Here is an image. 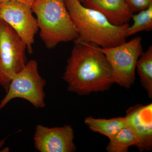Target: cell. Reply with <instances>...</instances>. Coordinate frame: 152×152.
Listing matches in <instances>:
<instances>
[{
	"instance_id": "cell-1",
	"label": "cell",
	"mask_w": 152,
	"mask_h": 152,
	"mask_svg": "<svg viewBox=\"0 0 152 152\" xmlns=\"http://www.w3.org/2000/svg\"><path fill=\"white\" fill-rule=\"evenodd\" d=\"M74 43L63 77L68 91L83 96L109 90L115 82L105 56L92 44Z\"/></svg>"
},
{
	"instance_id": "cell-2",
	"label": "cell",
	"mask_w": 152,
	"mask_h": 152,
	"mask_svg": "<svg viewBox=\"0 0 152 152\" xmlns=\"http://www.w3.org/2000/svg\"><path fill=\"white\" fill-rule=\"evenodd\" d=\"M64 2L78 33L77 40L103 48L116 46L126 41L129 23L120 26H114L102 14L85 7L79 0H64Z\"/></svg>"
},
{
	"instance_id": "cell-3",
	"label": "cell",
	"mask_w": 152,
	"mask_h": 152,
	"mask_svg": "<svg viewBox=\"0 0 152 152\" xmlns=\"http://www.w3.org/2000/svg\"><path fill=\"white\" fill-rule=\"evenodd\" d=\"M31 7L37 17L40 37L47 48L78 38L64 0H35Z\"/></svg>"
},
{
	"instance_id": "cell-4",
	"label": "cell",
	"mask_w": 152,
	"mask_h": 152,
	"mask_svg": "<svg viewBox=\"0 0 152 152\" xmlns=\"http://www.w3.org/2000/svg\"><path fill=\"white\" fill-rule=\"evenodd\" d=\"M26 46L15 30L0 19V86L7 92L14 76L27 62Z\"/></svg>"
},
{
	"instance_id": "cell-5",
	"label": "cell",
	"mask_w": 152,
	"mask_h": 152,
	"mask_svg": "<svg viewBox=\"0 0 152 152\" xmlns=\"http://www.w3.org/2000/svg\"><path fill=\"white\" fill-rule=\"evenodd\" d=\"M46 85V80L39 73L38 63L36 60H30L11 80L7 94L0 103V111L16 98L26 100L37 108L44 107Z\"/></svg>"
},
{
	"instance_id": "cell-6",
	"label": "cell",
	"mask_w": 152,
	"mask_h": 152,
	"mask_svg": "<svg viewBox=\"0 0 152 152\" xmlns=\"http://www.w3.org/2000/svg\"><path fill=\"white\" fill-rule=\"evenodd\" d=\"M142 41V38L137 37L112 48L98 46L110 64L115 83L126 88L134 84L137 61L143 52Z\"/></svg>"
},
{
	"instance_id": "cell-7",
	"label": "cell",
	"mask_w": 152,
	"mask_h": 152,
	"mask_svg": "<svg viewBox=\"0 0 152 152\" xmlns=\"http://www.w3.org/2000/svg\"><path fill=\"white\" fill-rule=\"evenodd\" d=\"M0 19L15 30L26 45L27 51L31 54L39 28L31 6L16 1L0 4Z\"/></svg>"
},
{
	"instance_id": "cell-8",
	"label": "cell",
	"mask_w": 152,
	"mask_h": 152,
	"mask_svg": "<svg viewBox=\"0 0 152 152\" xmlns=\"http://www.w3.org/2000/svg\"><path fill=\"white\" fill-rule=\"evenodd\" d=\"M74 138L73 129L69 125L48 128L38 125L34 137L35 147L40 152H75Z\"/></svg>"
},
{
	"instance_id": "cell-9",
	"label": "cell",
	"mask_w": 152,
	"mask_h": 152,
	"mask_svg": "<svg viewBox=\"0 0 152 152\" xmlns=\"http://www.w3.org/2000/svg\"><path fill=\"white\" fill-rule=\"evenodd\" d=\"M128 126L135 134L140 142V151L152 148V104H138L126 111Z\"/></svg>"
},
{
	"instance_id": "cell-10",
	"label": "cell",
	"mask_w": 152,
	"mask_h": 152,
	"mask_svg": "<svg viewBox=\"0 0 152 152\" xmlns=\"http://www.w3.org/2000/svg\"><path fill=\"white\" fill-rule=\"evenodd\" d=\"M82 4L99 12L117 26L128 23L134 13L127 0H85Z\"/></svg>"
},
{
	"instance_id": "cell-11",
	"label": "cell",
	"mask_w": 152,
	"mask_h": 152,
	"mask_svg": "<svg viewBox=\"0 0 152 152\" xmlns=\"http://www.w3.org/2000/svg\"><path fill=\"white\" fill-rule=\"evenodd\" d=\"M85 124L91 130L104 135L109 139L128 126L126 117L101 119L89 116L86 118Z\"/></svg>"
},
{
	"instance_id": "cell-12",
	"label": "cell",
	"mask_w": 152,
	"mask_h": 152,
	"mask_svg": "<svg viewBox=\"0 0 152 152\" xmlns=\"http://www.w3.org/2000/svg\"><path fill=\"white\" fill-rule=\"evenodd\" d=\"M109 140L110 142L106 148L108 152H127L131 146H134L138 148L140 146L138 139L128 126Z\"/></svg>"
},
{
	"instance_id": "cell-13",
	"label": "cell",
	"mask_w": 152,
	"mask_h": 152,
	"mask_svg": "<svg viewBox=\"0 0 152 152\" xmlns=\"http://www.w3.org/2000/svg\"><path fill=\"white\" fill-rule=\"evenodd\" d=\"M142 86L147 92L150 99L152 98V46L143 52L136 64Z\"/></svg>"
},
{
	"instance_id": "cell-14",
	"label": "cell",
	"mask_w": 152,
	"mask_h": 152,
	"mask_svg": "<svg viewBox=\"0 0 152 152\" xmlns=\"http://www.w3.org/2000/svg\"><path fill=\"white\" fill-rule=\"evenodd\" d=\"M133 24L129 26L126 32V37L137 33L145 31H150L152 29V5L148 8L133 15Z\"/></svg>"
},
{
	"instance_id": "cell-15",
	"label": "cell",
	"mask_w": 152,
	"mask_h": 152,
	"mask_svg": "<svg viewBox=\"0 0 152 152\" xmlns=\"http://www.w3.org/2000/svg\"><path fill=\"white\" fill-rule=\"evenodd\" d=\"M133 12H140L152 5V0H127Z\"/></svg>"
},
{
	"instance_id": "cell-16",
	"label": "cell",
	"mask_w": 152,
	"mask_h": 152,
	"mask_svg": "<svg viewBox=\"0 0 152 152\" xmlns=\"http://www.w3.org/2000/svg\"><path fill=\"white\" fill-rule=\"evenodd\" d=\"M35 0H0V4L9 1H16L23 3L30 6H31Z\"/></svg>"
},
{
	"instance_id": "cell-17",
	"label": "cell",
	"mask_w": 152,
	"mask_h": 152,
	"mask_svg": "<svg viewBox=\"0 0 152 152\" xmlns=\"http://www.w3.org/2000/svg\"><path fill=\"white\" fill-rule=\"evenodd\" d=\"M5 144V140H0V149L2 148L4 146V145Z\"/></svg>"
},
{
	"instance_id": "cell-18",
	"label": "cell",
	"mask_w": 152,
	"mask_h": 152,
	"mask_svg": "<svg viewBox=\"0 0 152 152\" xmlns=\"http://www.w3.org/2000/svg\"><path fill=\"white\" fill-rule=\"evenodd\" d=\"M79 1H80L82 4H83V3L84 2L85 0H79Z\"/></svg>"
}]
</instances>
